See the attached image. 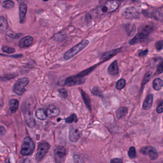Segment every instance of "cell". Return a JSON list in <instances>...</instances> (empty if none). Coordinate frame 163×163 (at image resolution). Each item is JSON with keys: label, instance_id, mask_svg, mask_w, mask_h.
Listing matches in <instances>:
<instances>
[{"label": "cell", "instance_id": "1", "mask_svg": "<svg viewBox=\"0 0 163 163\" xmlns=\"http://www.w3.org/2000/svg\"><path fill=\"white\" fill-rule=\"evenodd\" d=\"M89 44V41L87 40H85L80 42L76 45L74 46L72 48L69 50L64 55V59L69 60L71 58L78 54L82 50L84 49Z\"/></svg>", "mask_w": 163, "mask_h": 163}, {"label": "cell", "instance_id": "2", "mask_svg": "<svg viewBox=\"0 0 163 163\" xmlns=\"http://www.w3.org/2000/svg\"><path fill=\"white\" fill-rule=\"evenodd\" d=\"M35 148V145L30 137L27 136L23 140L21 146L20 153L24 156L31 155L33 154Z\"/></svg>", "mask_w": 163, "mask_h": 163}, {"label": "cell", "instance_id": "3", "mask_svg": "<svg viewBox=\"0 0 163 163\" xmlns=\"http://www.w3.org/2000/svg\"><path fill=\"white\" fill-rule=\"evenodd\" d=\"M119 5V2L117 0H111L105 3L104 5L100 7L98 12L104 13L113 12L117 9Z\"/></svg>", "mask_w": 163, "mask_h": 163}, {"label": "cell", "instance_id": "4", "mask_svg": "<svg viewBox=\"0 0 163 163\" xmlns=\"http://www.w3.org/2000/svg\"><path fill=\"white\" fill-rule=\"evenodd\" d=\"M29 83V79L26 77L19 79L14 85L13 91L18 95H22L24 93L25 91V87L28 85Z\"/></svg>", "mask_w": 163, "mask_h": 163}, {"label": "cell", "instance_id": "5", "mask_svg": "<svg viewBox=\"0 0 163 163\" xmlns=\"http://www.w3.org/2000/svg\"><path fill=\"white\" fill-rule=\"evenodd\" d=\"M50 148V145L46 142H43L39 144L36 155V160L39 162L44 157Z\"/></svg>", "mask_w": 163, "mask_h": 163}, {"label": "cell", "instance_id": "6", "mask_svg": "<svg viewBox=\"0 0 163 163\" xmlns=\"http://www.w3.org/2000/svg\"><path fill=\"white\" fill-rule=\"evenodd\" d=\"M85 79L83 76L78 74L75 76H71L67 77L65 80V84L67 86H73L76 85H79L83 84L85 83Z\"/></svg>", "mask_w": 163, "mask_h": 163}, {"label": "cell", "instance_id": "7", "mask_svg": "<svg viewBox=\"0 0 163 163\" xmlns=\"http://www.w3.org/2000/svg\"><path fill=\"white\" fill-rule=\"evenodd\" d=\"M140 152L144 155H148L152 160H155L158 157V154L157 149L152 146H143L141 148Z\"/></svg>", "mask_w": 163, "mask_h": 163}, {"label": "cell", "instance_id": "8", "mask_svg": "<svg viewBox=\"0 0 163 163\" xmlns=\"http://www.w3.org/2000/svg\"><path fill=\"white\" fill-rule=\"evenodd\" d=\"M122 15L126 18H137L139 16V13L136 8L131 7L125 8L122 12Z\"/></svg>", "mask_w": 163, "mask_h": 163}, {"label": "cell", "instance_id": "9", "mask_svg": "<svg viewBox=\"0 0 163 163\" xmlns=\"http://www.w3.org/2000/svg\"><path fill=\"white\" fill-rule=\"evenodd\" d=\"M144 15L146 17L154 18L158 21H163V15L160 12L155 10H147L143 12Z\"/></svg>", "mask_w": 163, "mask_h": 163}, {"label": "cell", "instance_id": "10", "mask_svg": "<svg viewBox=\"0 0 163 163\" xmlns=\"http://www.w3.org/2000/svg\"><path fill=\"white\" fill-rule=\"evenodd\" d=\"M55 157L57 163H60L66 155V151L64 148L62 146H57L54 150Z\"/></svg>", "mask_w": 163, "mask_h": 163}, {"label": "cell", "instance_id": "11", "mask_svg": "<svg viewBox=\"0 0 163 163\" xmlns=\"http://www.w3.org/2000/svg\"><path fill=\"white\" fill-rule=\"evenodd\" d=\"M68 137L70 140L72 142H76L80 137V131L78 128L72 127L70 129Z\"/></svg>", "mask_w": 163, "mask_h": 163}, {"label": "cell", "instance_id": "12", "mask_svg": "<svg viewBox=\"0 0 163 163\" xmlns=\"http://www.w3.org/2000/svg\"><path fill=\"white\" fill-rule=\"evenodd\" d=\"M148 34L143 31L141 33H138L136 35V36L130 41L129 43L130 45H134L139 42H143L147 38Z\"/></svg>", "mask_w": 163, "mask_h": 163}, {"label": "cell", "instance_id": "13", "mask_svg": "<svg viewBox=\"0 0 163 163\" xmlns=\"http://www.w3.org/2000/svg\"><path fill=\"white\" fill-rule=\"evenodd\" d=\"M25 123L30 128H34L36 125V121L31 112H26L24 114Z\"/></svg>", "mask_w": 163, "mask_h": 163}, {"label": "cell", "instance_id": "14", "mask_svg": "<svg viewBox=\"0 0 163 163\" xmlns=\"http://www.w3.org/2000/svg\"><path fill=\"white\" fill-rule=\"evenodd\" d=\"M46 111L47 116L49 118L56 117L60 113V110L58 107H56L54 105H50L47 107Z\"/></svg>", "mask_w": 163, "mask_h": 163}, {"label": "cell", "instance_id": "15", "mask_svg": "<svg viewBox=\"0 0 163 163\" xmlns=\"http://www.w3.org/2000/svg\"><path fill=\"white\" fill-rule=\"evenodd\" d=\"M33 42V38L30 36L24 37L20 40L19 42V46L20 48H23L25 47H29L32 44Z\"/></svg>", "mask_w": 163, "mask_h": 163}, {"label": "cell", "instance_id": "16", "mask_svg": "<svg viewBox=\"0 0 163 163\" xmlns=\"http://www.w3.org/2000/svg\"><path fill=\"white\" fill-rule=\"evenodd\" d=\"M108 73L112 76L117 75L119 73V67L117 61H115L110 64L108 69Z\"/></svg>", "mask_w": 163, "mask_h": 163}, {"label": "cell", "instance_id": "17", "mask_svg": "<svg viewBox=\"0 0 163 163\" xmlns=\"http://www.w3.org/2000/svg\"><path fill=\"white\" fill-rule=\"evenodd\" d=\"M19 18L20 22H22L26 15V12L27 10V5L25 3H21L19 5Z\"/></svg>", "mask_w": 163, "mask_h": 163}, {"label": "cell", "instance_id": "18", "mask_svg": "<svg viewBox=\"0 0 163 163\" xmlns=\"http://www.w3.org/2000/svg\"><path fill=\"white\" fill-rule=\"evenodd\" d=\"M153 101V96L152 94H149L145 100L143 105V109L149 110L151 107Z\"/></svg>", "mask_w": 163, "mask_h": 163}, {"label": "cell", "instance_id": "19", "mask_svg": "<svg viewBox=\"0 0 163 163\" xmlns=\"http://www.w3.org/2000/svg\"><path fill=\"white\" fill-rule=\"evenodd\" d=\"M10 109L12 113H15L19 107V101L16 99H12L9 102Z\"/></svg>", "mask_w": 163, "mask_h": 163}, {"label": "cell", "instance_id": "20", "mask_svg": "<svg viewBox=\"0 0 163 163\" xmlns=\"http://www.w3.org/2000/svg\"><path fill=\"white\" fill-rule=\"evenodd\" d=\"M36 116L38 119L40 120H45L47 118V114L46 111L43 109H38L36 112Z\"/></svg>", "mask_w": 163, "mask_h": 163}, {"label": "cell", "instance_id": "21", "mask_svg": "<svg viewBox=\"0 0 163 163\" xmlns=\"http://www.w3.org/2000/svg\"><path fill=\"white\" fill-rule=\"evenodd\" d=\"M81 93H82V98L84 100V103L87 108L91 110V100L89 98V96L85 92L83 91V90H81Z\"/></svg>", "mask_w": 163, "mask_h": 163}, {"label": "cell", "instance_id": "22", "mask_svg": "<svg viewBox=\"0 0 163 163\" xmlns=\"http://www.w3.org/2000/svg\"><path fill=\"white\" fill-rule=\"evenodd\" d=\"M163 86V82L160 78H156L152 82V87L156 91H158L162 88Z\"/></svg>", "mask_w": 163, "mask_h": 163}, {"label": "cell", "instance_id": "23", "mask_svg": "<svg viewBox=\"0 0 163 163\" xmlns=\"http://www.w3.org/2000/svg\"><path fill=\"white\" fill-rule=\"evenodd\" d=\"M120 49H121L119 48L117 49L112 50V51H109V52H105V53L103 54L101 58L103 59L110 58L112 56H113V55H115L116 54H117L120 51Z\"/></svg>", "mask_w": 163, "mask_h": 163}, {"label": "cell", "instance_id": "24", "mask_svg": "<svg viewBox=\"0 0 163 163\" xmlns=\"http://www.w3.org/2000/svg\"><path fill=\"white\" fill-rule=\"evenodd\" d=\"M128 113V108L127 107H121L119 109L116 113V116L119 119L122 118L125 116Z\"/></svg>", "mask_w": 163, "mask_h": 163}, {"label": "cell", "instance_id": "25", "mask_svg": "<svg viewBox=\"0 0 163 163\" xmlns=\"http://www.w3.org/2000/svg\"><path fill=\"white\" fill-rule=\"evenodd\" d=\"M125 29L127 34L130 36L133 35L136 32V26L132 24H128L125 27Z\"/></svg>", "mask_w": 163, "mask_h": 163}, {"label": "cell", "instance_id": "26", "mask_svg": "<svg viewBox=\"0 0 163 163\" xmlns=\"http://www.w3.org/2000/svg\"><path fill=\"white\" fill-rule=\"evenodd\" d=\"M3 6L6 9H11L15 6V3L11 0H5L3 3Z\"/></svg>", "mask_w": 163, "mask_h": 163}, {"label": "cell", "instance_id": "27", "mask_svg": "<svg viewBox=\"0 0 163 163\" xmlns=\"http://www.w3.org/2000/svg\"><path fill=\"white\" fill-rule=\"evenodd\" d=\"M128 155L131 159L136 158V148H134V146H131L128 152Z\"/></svg>", "mask_w": 163, "mask_h": 163}, {"label": "cell", "instance_id": "28", "mask_svg": "<svg viewBox=\"0 0 163 163\" xmlns=\"http://www.w3.org/2000/svg\"><path fill=\"white\" fill-rule=\"evenodd\" d=\"M152 73L151 72H147L146 74H145V76L143 77V80L142 81V87L143 86H145V85L148 82L151 77Z\"/></svg>", "mask_w": 163, "mask_h": 163}, {"label": "cell", "instance_id": "29", "mask_svg": "<svg viewBox=\"0 0 163 163\" xmlns=\"http://www.w3.org/2000/svg\"><path fill=\"white\" fill-rule=\"evenodd\" d=\"M77 121H78V118H77L76 115L75 114H72L70 116L65 119L66 123H67V124H70L73 122L76 123Z\"/></svg>", "mask_w": 163, "mask_h": 163}, {"label": "cell", "instance_id": "30", "mask_svg": "<svg viewBox=\"0 0 163 163\" xmlns=\"http://www.w3.org/2000/svg\"><path fill=\"white\" fill-rule=\"evenodd\" d=\"M125 84H126V82H125V80L123 79L120 80L116 83V88L118 90H122L124 87Z\"/></svg>", "mask_w": 163, "mask_h": 163}, {"label": "cell", "instance_id": "31", "mask_svg": "<svg viewBox=\"0 0 163 163\" xmlns=\"http://www.w3.org/2000/svg\"><path fill=\"white\" fill-rule=\"evenodd\" d=\"M7 27V23L5 19L3 16L1 17V31H4Z\"/></svg>", "mask_w": 163, "mask_h": 163}, {"label": "cell", "instance_id": "32", "mask_svg": "<svg viewBox=\"0 0 163 163\" xmlns=\"http://www.w3.org/2000/svg\"><path fill=\"white\" fill-rule=\"evenodd\" d=\"M2 50L4 52H6L7 54H13L15 52V49L7 46H3Z\"/></svg>", "mask_w": 163, "mask_h": 163}, {"label": "cell", "instance_id": "33", "mask_svg": "<svg viewBox=\"0 0 163 163\" xmlns=\"http://www.w3.org/2000/svg\"><path fill=\"white\" fill-rule=\"evenodd\" d=\"M58 92H59L60 95L62 97L65 98H67V97L68 94H67V92L66 89H64V88H61V89H60L58 90Z\"/></svg>", "mask_w": 163, "mask_h": 163}, {"label": "cell", "instance_id": "34", "mask_svg": "<svg viewBox=\"0 0 163 163\" xmlns=\"http://www.w3.org/2000/svg\"><path fill=\"white\" fill-rule=\"evenodd\" d=\"M155 48L157 51H160L163 47V41H159L155 43Z\"/></svg>", "mask_w": 163, "mask_h": 163}, {"label": "cell", "instance_id": "35", "mask_svg": "<svg viewBox=\"0 0 163 163\" xmlns=\"http://www.w3.org/2000/svg\"><path fill=\"white\" fill-rule=\"evenodd\" d=\"M91 93L93 94L94 95L98 96V97H101L102 96V93L101 92L97 87L94 88L91 91Z\"/></svg>", "mask_w": 163, "mask_h": 163}, {"label": "cell", "instance_id": "36", "mask_svg": "<svg viewBox=\"0 0 163 163\" xmlns=\"http://www.w3.org/2000/svg\"><path fill=\"white\" fill-rule=\"evenodd\" d=\"M162 73H163V61L159 64L157 69V73L160 74Z\"/></svg>", "mask_w": 163, "mask_h": 163}, {"label": "cell", "instance_id": "37", "mask_svg": "<svg viewBox=\"0 0 163 163\" xmlns=\"http://www.w3.org/2000/svg\"><path fill=\"white\" fill-rule=\"evenodd\" d=\"M157 112L158 114H160L163 112V102L158 106L157 108Z\"/></svg>", "mask_w": 163, "mask_h": 163}, {"label": "cell", "instance_id": "38", "mask_svg": "<svg viewBox=\"0 0 163 163\" xmlns=\"http://www.w3.org/2000/svg\"><path fill=\"white\" fill-rule=\"evenodd\" d=\"M110 163H123L122 159L119 158H115L110 160Z\"/></svg>", "mask_w": 163, "mask_h": 163}, {"label": "cell", "instance_id": "39", "mask_svg": "<svg viewBox=\"0 0 163 163\" xmlns=\"http://www.w3.org/2000/svg\"><path fill=\"white\" fill-rule=\"evenodd\" d=\"M148 52V51L147 50H144V51H141V52H140L139 54V56H145V55H147Z\"/></svg>", "mask_w": 163, "mask_h": 163}, {"label": "cell", "instance_id": "40", "mask_svg": "<svg viewBox=\"0 0 163 163\" xmlns=\"http://www.w3.org/2000/svg\"><path fill=\"white\" fill-rule=\"evenodd\" d=\"M0 131H1V136H3V134H4L5 133V129L4 128V127H3V126H1V129H0Z\"/></svg>", "mask_w": 163, "mask_h": 163}, {"label": "cell", "instance_id": "41", "mask_svg": "<svg viewBox=\"0 0 163 163\" xmlns=\"http://www.w3.org/2000/svg\"><path fill=\"white\" fill-rule=\"evenodd\" d=\"M17 1V2H18L19 3H24V1H25V0H16Z\"/></svg>", "mask_w": 163, "mask_h": 163}, {"label": "cell", "instance_id": "42", "mask_svg": "<svg viewBox=\"0 0 163 163\" xmlns=\"http://www.w3.org/2000/svg\"><path fill=\"white\" fill-rule=\"evenodd\" d=\"M23 163H30V162L29 160V159H25Z\"/></svg>", "mask_w": 163, "mask_h": 163}, {"label": "cell", "instance_id": "43", "mask_svg": "<svg viewBox=\"0 0 163 163\" xmlns=\"http://www.w3.org/2000/svg\"><path fill=\"white\" fill-rule=\"evenodd\" d=\"M5 163H10L9 160V159H7L6 161V162Z\"/></svg>", "mask_w": 163, "mask_h": 163}, {"label": "cell", "instance_id": "44", "mask_svg": "<svg viewBox=\"0 0 163 163\" xmlns=\"http://www.w3.org/2000/svg\"><path fill=\"white\" fill-rule=\"evenodd\" d=\"M43 1H48V0H43Z\"/></svg>", "mask_w": 163, "mask_h": 163}, {"label": "cell", "instance_id": "45", "mask_svg": "<svg viewBox=\"0 0 163 163\" xmlns=\"http://www.w3.org/2000/svg\"><path fill=\"white\" fill-rule=\"evenodd\" d=\"M133 1H139V0H133Z\"/></svg>", "mask_w": 163, "mask_h": 163}]
</instances>
